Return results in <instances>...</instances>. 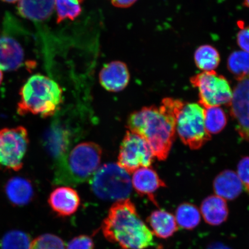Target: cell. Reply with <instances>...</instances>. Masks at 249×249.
I'll return each mask as SVG.
<instances>
[{
    "label": "cell",
    "instance_id": "1",
    "mask_svg": "<svg viewBox=\"0 0 249 249\" xmlns=\"http://www.w3.org/2000/svg\"><path fill=\"white\" fill-rule=\"evenodd\" d=\"M106 239L123 249H146L155 246L153 233L128 198L116 201L103 221Z\"/></svg>",
    "mask_w": 249,
    "mask_h": 249
},
{
    "label": "cell",
    "instance_id": "2",
    "mask_svg": "<svg viewBox=\"0 0 249 249\" xmlns=\"http://www.w3.org/2000/svg\"><path fill=\"white\" fill-rule=\"evenodd\" d=\"M129 131L144 138L158 160H166L176 135V120L167 98L160 107H144L130 115Z\"/></svg>",
    "mask_w": 249,
    "mask_h": 249
},
{
    "label": "cell",
    "instance_id": "3",
    "mask_svg": "<svg viewBox=\"0 0 249 249\" xmlns=\"http://www.w3.org/2000/svg\"><path fill=\"white\" fill-rule=\"evenodd\" d=\"M62 89L51 78L40 74L31 76L21 87L18 113L39 115L43 118L53 116L62 102Z\"/></svg>",
    "mask_w": 249,
    "mask_h": 249
},
{
    "label": "cell",
    "instance_id": "4",
    "mask_svg": "<svg viewBox=\"0 0 249 249\" xmlns=\"http://www.w3.org/2000/svg\"><path fill=\"white\" fill-rule=\"evenodd\" d=\"M102 149L92 142L80 143L58 162L54 181L57 184L77 185L91 179L99 169Z\"/></svg>",
    "mask_w": 249,
    "mask_h": 249
},
{
    "label": "cell",
    "instance_id": "5",
    "mask_svg": "<svg viewBox=\"0 0 249 249\" xmlns=\"http://www.w3.org/2000/svg\"><path fill=\"white\" fill-rule=\"evenodd\" d=\"M175 116L176 130L183 144L200 148L211 139L204 123V109L200 105L167 98Z\"/></svg>",
    "mask_w": 249,
    "mask_h": 249
},
{
    "label": "cell",
    "instance_id": "6",
    "mask_svg": "<svg viewBox=\"0 0 249 249\" xmlns=\"http://www.w3.org/2000/svg\"><path fill=\"white\" fill-rule=\"evenodd\" d=\"M129 174L118 164L103 165L91 178L93 194L105 200L118 201L128 198L132 185Z\"/></svg>",
    "mask_w": 249,
    "mask_h": 249
},
{
    "label": "cell",
    "instance_id": "7",
    "mask_svg": "<svg viewBox=\"0 0 249 249\" xmlns=\"http://www.w3.org/2000/svg\"><path fill=\"white\" fill-rule=\"evenodd\" d=\"M29 144V134L24 127L0 130V170L21 169Z\"/></svg>",
    "mask_w": 249,
    "mask_h": 249
},
{
    "label": "cell",
    "instance_id": "8",
    "mask_svg": "<svg viewBox=\"0 0 249 249\" xmlns=\"http://www.w3.org/2000/svg\"><path fill=\"white\" fill-rule=\"evenodd\" d=\"M193 86L198 89L200 104L205 108L229 106L232 98L230 84L215 71H204L191 79Z\"/></svg>",
    "mask_w": 249,
    "mask_h": 249
},
{
    "label": "cell",
    "instance_id": "9",
    "mask_svg": "<svg viewBox=\"0 0 249 249\" xmlns=\"http://www.w3.org/2000/svg\"><path fill=\"white\" fill-rule=\"evenodd\" d=\"M154 155L146 140L135 133L127 131L121 142L118 163L131 174L142 167H150Z\"/></svg>",
    "mask_w": 249,
    "mask_h": 249
},
{
    "label": "cell",
    "instance_id": "10",
    "mask_svg": "<svg viewBox=\"0 0 249 249\" xmlns=\"http://www.w3.org/2000/svg\"><path fill=\"white\" fill-rule=\"evenodd\" d=\"M229 106L241 139L249 142V74L238 80Z\"/></svg>",
    "mask_w": 249,
    "mask_h": 249
},
{
    "label": "cell",
    "instance_id": "11",
    "mask_svg": "<svg viewBox=\"0 0 249 249\" xmlns=\"http://www.w3.org/2000/svg\"><path fill=\"white\" fill-rule=\"evenodd\" d=\"M72 133L65 124L56 121L47 130L44 138L46 150L57 162L69 152Z\"/></svg>",
    "mask_w": 249,
    "mask_h": 249
},
{
    "label": "cell",
    "instance_id": "12",
    "mask_svg": "<svg viewBox=\"0 0 249 249\" xmlns=\"http://www.w3.org/2000/svg\"><path fill=\"white\" fill-rule=\"evenodd\" d=\"M129 80L128 68L121 61H113L105 65L99 74L101 85L110 92L122 91L128 85Z\"/></svg>",
    "mask_w": 249,
    "mask_h": 249
},
{
    "label": "cell",
    "instance_id": "13",
    "mask_svg": "<svg viewBox=\"0 0 249 249\" xmlns=\"http://www.w3.org/2000/svg\"><path fill=\"white\" fill-rule=\"evenodd\" d=\"M48 202L52 210L58 216L67 217L77 211L80 198L75 190L69 186H61L52 192Z\"/></svg>",
    "mask_w": 249,
    "mask_h": 249
},
{
    "label": "cell",
    "instance_id": "14",
    "mask_svg": "<svg viewBox=\"0 0 249 249\" xmlns=\"http://www.w3.org/2000/svg\"><path fill=\"white\" fill-rule=\"evenodd\" d=\"M132 184L139 195L147 196L156 205L158 204L155 200V193L158 189L166 186L157 172L150 167H142L135 171Z\"/></svg>",
    "mask_w": 249,
    "mask_h": 249
},
{
    "label": "cell",
    "instance_id": "15",
    "mask_svg": "<svg viewBox=\"0 0 249 249\" xmlns=\"http://www.w3.org/2000/svg\"><path fill=\"white\" fill-rule=\"evenodd\" d=\"M24 51L20 43L8 36H0V70L15 71L23 64Z\"/></svg>",
    "mask_w": 249,
    "mask_h": 249
},
{
    "label": "cell",
    "instance_id": "16",
    "mask_svg": "<svg viewBox=\"0 0 249 249\" xmlns=\"http://www.w3.org/2000/svg\"><path fill=\"white\" fill-rule=\"evenodd\" d=\"M242 183L237 174L232 170L220 173L213 182V189L216 196L231 200L237 198L243 190Z\"/></svg>",
    "mask_w": 249,
    "mask_h": 249
},
{
    "label": "cell",
    "instance_id": "17",
    "mask_svg": "<svg viewBox=\"0 0 249 249\" xmlns=\"http://www.w3.org/2000/svg\"><path fill=\"white\" fill-rule=\"evenodd\" d=\"M55 4V0H19L18 10L21 17L27 19L43 21L51 17Z\"/></svg>",
    "mask_w": 249,
    "mask_h": 249
},
{
    "label": "cell",
    "instance_id": "18",
    "mask_svg": "<svg viewBox=\"0 0 249 249\" xmlns=\"http://www.w3.org/2000/svg\"><path fill=\"white\" fill-rule=\"evenodd\" d=\"M9 201L16 206H24L32 201L34 189L30 180L16 177L9 179L5 186Z\"/></svg>",
    "mask_w": 249,
    "mask_h": 249
},
{
    "label": "cell",
    "instance_id": "19",
    "mask_svg": "<svg viewBox=\"0 0 249 249\" xmlns=\"http://www.w3.org/2000/svg\"><path fill=\"white\" fill-rule=\"evenodd\" d=\"M201 213L205 222L211 226H216L227 220L229 209L225 199L217 196H211L202 201Z\"/></svg>",
    "mask_w": 249,
    "mask_h": 249
},
{
    "label": "cell",
    "instance_id": "20",
    "mask_svg": "<svg viewBox=\"0 0 249 249\" xmlns=\"http://www.w3.org/2000/svg\"><path fill=\"white\" fill-rule=\"evenodd\" d=\"M147 222L153 234L160 238H169L178 230L176 217L162 210L152 212L147 218Z\"/></svg>",
    "mask_w": 249,
    "mask_h": 249
},
{
    "label": "cell",
    "instance_id": "21",
    "mask_svg": "<svg viewBox=\"0 0 249 249\" xmlns=\"http://www.w3.org/2000/svg\"><path fill=\"white\" fill-rule=\"evenodd\" d=\"M176 220L178 226L182 229L193 230L200 222V212L194 205L183 203L177 208Z\"/></svg>",
    "mask_w": 249,
    "mask_h": 249
},
{
    "label": "cell",
    "instance_id": "22",
    "mask_svg": "<svg viewBox=\"0 0 249 249\" xmlns=\"http://www.w3.org/2000/svg\"><path fill=\"white\" fill-rule=\"evenodd\" d=\"M195 61L199 69L211 71L216 69L219 64L220 57L217 50L210 45L199 47L195 53Z\"/></svg>",
    "mask_w": 249,
    "mask_h": 249
},
{
    "label": "cell",
    "instance_id": "23",
    "mask_svg": "<svg viewBox=\"0 0 249 249\" xmlns=\"http://www.w3.org/2000/svg\"><path fill=\"white\" fill-rule=\"evenodd\" d=\"M227 122L226 114L222 108L219 107L205 108V127L210 135L222 131L226 126Z\"/></svg>",
    "mask_w": 249,
    "mask_h": 249
},
{
    "label": "cell",
    "instance_id": "24",
    "mask_svg": "<svg viewBox=\"0 0 249 249\" xmlns=\"http://www.w3.org/2000/svg\"><path fill=\"white\" fill-rule=\"evenodd\" d=\"M227 66L236 80H238L249 74V53L242 51L232 53L230 55Z\"/></svg>",
    "mask_w": 249,
    "mask_h": 249
},
{
    "label": "cell",
    "instance_id": "25",
    "mask_svg": "<svg viewBox=\"0 0 249 249\" xmlns=\"http://www.w3.org/2000/svg\"><path fill=\"white\" fill-rule=\"evenodd\" d=\"M30 236L20 230H12L5 233L0 241L1 249H30Z\"/></svg>",
    "mask_w": 249,
    "mask_h": 249
},
{
    "label": "cell",
    "instance_id": "26",
    "mask_svg": "<svg viewBox=\"0 0 249 249\" xmlns=\"http://www.w3.org/2000/svg\"><path fill=\"white\" fill-rule=\"evenodd\" d=\"M79 0H55L57 23L67 19H75L82 12Z\"/></svg>",
    "mask_w": 249,
    "mask_h": 249
},
{
    "label": "cell",
    "instance_id": "27",
    "mask_svg": "<svg viewBox=\"0 0 249 249\" xmlns=\"http://www.w3.org/2000/svg\"><path fill=\"white\" fill-rule=\"evenodd\" d=\"M30 249H66L64 242L58 236L46 233L31 242Z\"/></svg>",
    "mask_w": 249,
    "mask_h": 249
},
{
    "label": "cell",
    "instance_id": "28",
    "mask_svg": "<svg viewBox=\"0 0 249 249\" xmlns=\"http://www.w3.org/2000/svg\"><path fill=\"white\" fill-rule=\"evenodd\" d=\"M237 175L245 191L249 194V157L242 158L238 165Z\"/></svg>",
    "mask_w": 249,
    "mask_h": 249
},
{
    "label": "cell",
    "instance_id": "29",
    "mask_svg": "<svg viewBox=\"0 0 249 249\" xmlns=\"http://www.w3.org/2000/svg\"><path fill=\"white\" fill-rule=\"evenodd\" d=\"M67 249H95L93 240L89 236H77L68 243Z\"/></svg>",
    "mask_w": 249,
    "mask_h": 249
},
{
    "label": "cell",
    "instance_id": "30",
    "mask_svg": "<svg viewBox=\"0 0 249 249\" xmlns=\"http://www.w3.org/2000/svg\"><path fill=\"white\" fill-rule=\"evenodd\" d=\"M237 42L244 52L249 53V26L244 27L238 34Z\"/></svg>",
    "mask_w": 249,
    "mask_h": 249
},
{
    "label": "cell",
    "instance_id": "31",
    "mask_svg": "<svg viewBox=\"0 0 249 249\" xmlns=\"http://www.w3.org/2000/svg\"><path fill=\"white\" fill-rule=\"evenodd\" d=\"M138 0H110L111 4L118 8H128Z\"/></svg>",
    "mask_w": 249,
    "mask_h": 249
},
{
    "label": "cell",
    "instance_id": "32",
    "mask_svg": "<svg viewBox=\"0 0 249 249\" xmlns=\"http://www.w3.org/2000/svg\"><path fill=\"white\" fill-rule=\"evenodd\" d=\"M209 249H230L229 248L225 247L223 245L221 244H214L211 246Z\"/></svg>",
    "mask_w": 249,
    "mask_h": 249
},
{
    "label": "cell",
    "instance_id": "33",
    "mask_svg": "<svg viewBox=\"0 0 249 249\" xmlns=\"http://www.w3.org/2000/svg\"><path fill=\"white\" fill-rule=\"evenodd\" d=\"M1 1L8 3H15L18 1H19V0H1Z\"/></svg>",
    "mask_w": 249,
    "mask_h": 249
},
{
    "label": "cell",
    "instance_id": "34",
    "mask_svg": "<svg viewBox=\"0 0 249 249\" xmlns=\"http://www.w3.org/2000/svg\"><path fill=\"white\" fill-rule=\"evenodd\" d=\"M2 79H3L2 71L1 70H0V85H1Z\"/></svg>",
    "mask_w": 249,
    "mask_h": 249
},
{
    "label": "cell",
    "instance_id": "35",
    "mask_svg": "<svg viewBox=\"0 0 249 249\" xmlns=\"http://www.w3.org/2000/svg\"><path fill=\"white\" fill-rule=\"evenodd\" d=\"M244 5L246 6V7L249 8V0H245Z\"/></svg>",
    "mask_w": 249,
    "mask_h": 249
},
{
    "label": "cell",
    "instance_id": "36",
    "mask_svg": "<svg viewBox=\"0 0 249 249\" xmlns=\"http://www.w3.org/2000/svg\"><path fill=\"white\" fill-rule=\"evenodd\" d=\"M79 1H80V2H82L84 1V0H79Z\"/></svg>",
    "mask_w": 249,
    "mask_h": 249
}]
</instances>
